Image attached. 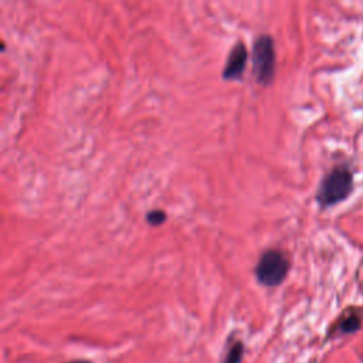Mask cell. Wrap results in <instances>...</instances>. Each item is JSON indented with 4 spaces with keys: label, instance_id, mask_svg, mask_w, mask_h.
<instances>
[{
    "label": "cell",
    "instance_id": "obj_2",
    "mask_svg": "<svg viewBox=\"0 0 363 363\" xmlns=\"http://www.w3.org/2000/svg\"><path fill=\"white\" fill-rule=\"evenodd\" d=\"M253 67L257 83L269 85L275 74V46L270 36L257 37L253 46Z\"/></svg>",
    "mask_w": 363,
    "mask_h": 363
},
{
    "label": "cell",
    "instance_id": "obj_6",
    "mask_svg": "<svg viewBox=\"0 0 363 363\" xmlns=\"http://www.w3.org/2000/svg\"><path fill=\"white\" fill-rule=\"evenodd\" d=\"M243 356H244V343L241 340H234L228 345L223 363H241Z\"/></svg>",
    "mask_w": 363,
    "mask_h": 363
},
{
    "label": "cell",
    "instance_id": "obj_8",
    "mask_svg": "<svg viewBox=\"0 0 363 363\" xmlns=\"http://www.w3.org/2000/svg\"><path fill=\"white\" fill-rule=\"evenodd\" d=\"M67 363H92L90 360H72V362H67Z\"/></svg>",
    "mask_w": 363,
    "mask_h": 363
},
{
    "label": "cell",
    "instance_id": "obj_3",
    "mask_svg": "<svg viewBox=\"0 0 363 363\" xmlns=\"http://www.w3.org/2000/svg\"><path fill=\"white\" fill-rule=\"evenodd\" d=\"M290 271V261L278 250H267L257 264V280L265 286L280 285Z\"/></svg>",
    "mask_w": 363,
    "mask_h": 363
},
{
    "label": "cell",
    "instance_id": "obj_1",
    "mask_svg": "<svg viewBox=\"0 0 363 363\" xmlns=\"http://www.w3.org/2000/svg\"><path fill=\"white\" fill-rule=\"evenodd\" d=\"M355 189L353 172L349 165L342 163L325 175L317 190V202L322 209H328L347 200Z\"/></svg>",
    "mask_w": 363,
    "mask_h": 363
},
{
    "label": "cell",
    "instance_id": "obj_7",
    "mask_svg": "<svg viewBox=\"0 0 363 363\" xmlns=\"http://www.w3.org/2000/svg\"><path fill=\"white\" fill-rule=\"evenodd\" d=\"M146 220L152 226H159L166 220V213L162 212V210H152V212L146 215Z\"/></svg>",
    "mask_w": 363,
    "mask_h": 363
},
{
    "label": "cell",
    "instance_id": "obj_5",
    "mask_svg": "<svg viewBox=\"0 0 363 363\" xmlns=\"http://www.w3.org/2000/svg\"><path fill=\"white\" fill-rule=\"evenodd\" d=\"M363 322V311L360 308H348L338 318L334 325V332L336 335H351L360 330Z\"/></svg>",
    "mask_w": 363,
    "mask_h": 363
},
{
    "label": "cell",
    "instance_id": "obj_4",
    "mask_svg": "<svg viewBox=\"0 0 363 363\" xmlns=\"http://www.w3.org/2000/svg\"><path fill=\"white\" fill-rule=\"evenodd\" d=\"M247 55L248 53H247L244 43L237 42L234 47L232 49L230 54H228L227 63L224 66V70H223L224 80H237L241 77L245 64H247Z\"/></svg>",
    "mask_w": 363,
    "mask_h": 363
}]
</instances>
